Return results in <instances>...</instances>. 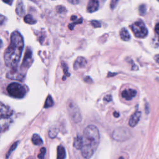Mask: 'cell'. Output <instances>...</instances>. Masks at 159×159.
<instances>
[{
	"instance_id": "6da1fadb",
	"label": "cell",
	"mask_w": 159,
	"mask_h": 159,
	"mask_svg": "<svg viewBox=\"0 0 159 159\" xmlns=\"http://www.w3.org/2000/svg\"><path fill=\"white\" fill-rule=\"evenodd\" d=\"M10 44L4 54V63L11 69H17L24 49V39L18 31H14L11 35Z\"/></svg>"
},
{
	"instance_id": "7a4b0ae2",
	"label": "cell",
	"mask_w": 159,
	"mask_h": 159,
	"mask_svg": "<svg viewBox=\"0 0 159 159\" xmlns=\"http://www.w3.org/2000/svg\"><path fill=\"white\" fill-rule=\"evenodd\" d=\"M83 147L81 155L85 159H90L93 155L100 143V132L98 128L94 125H89L83 131Z\"/></svg>"
},
{
	"instance_id": "3957f363",
	"label": "cell",
	"mask_w": 159,
	"mask_h": 159,
	"mask_svg": "<svg viewBox=\"0 0 159 159\" xmlns=\"http://www.w3.org/2000/svg\"><path fill=\"white\" fill-rule=\"evenodd\" d=\"M6 90L10 96L16 98H23L27 92V90L24 86L15 82L9 84Z\"/></svg>"
},
{
	"instance_id": "277c9868",
	"label": "cell",
	"mask_w": 159,
	"mask_h": 159,
	"mask_svg": "<svg viewBox=\"0 0 159 159\" xmlns=\"http://www.w3.org/2000/svg\"><path fill=\"white\" fill-rule=\"evenodd\" d=\"M131 29L135 36L137 38H145L148 34V30L146 25L142 20H138L132 24Z\"/></svg>"
},
{
	"instance_id": "5b68a950",
	"label": "cell",
	"mask_w": 159,
	"mask_h": 159,
	"mask_svg": "<svg viewBox=\"0 0 159 159\" xmlns=\"http://www.w3.org/2000/svg\"><path fill=\"white\" fill-rule=\"evenodd\" d=\"M67 109L71 120L75 123H79L81 122L82 116L80 110L73 101H69L67 104Z\"/></svg>"
},
{
	"instance_id": "8992f818",
	"label": "cell",
	"mask_w": 159,
	"mask_h": 159,
	"mask_svg": "<svg viewBox=\"0 0 159 159\" xmlns=\"http://www.w3.org/2000/svg\"><path fill=\"white\" fill-rule=\"evenodd\" d=\"M130 136V131L126 127H121L116 129L112 132V137L116 141H124Z\"/></svg>"
},
{
	"instance_id": "52a82bcc",
	"label": "cell",
	"mask_w": 159,
	"mask_h": 159,
	"mask_svg": "<svg viewBox=\"0 0 159 159\" xmlns=\"http://www.w3.org/2000/svg\"><path fill=\"white\" fill-rule=\"evenodd\" d=\"M33 61V53L32 51L29 48H27L26 51H25L24 57L23 59V61L22 62L21 66H20V71L21 72L25 75V70L26 71L29 67H30V66L31 65Z\"/></svg>"
},
{
	"instance_id": "ba28073f",
	"label": "cell",
	"mask_w": 159,
	"mask_h": 159,
	"mask_svg": "<svg viewBox=\"0 0 159 159\" xmlns=\"http://www.w3.org/2000/svg\"><path fill=\"white\" fill-rule=\"evenodd\" d=\"M7 78L12 80H23L24 78L25 75H24L20 70L19 71L17 69H11L7 73Z\"/></svg>"
},
{
	"instance_id": "9c48e42d",
	"label": "cell",
	"mask_w": 159,
	"mask_h": 159,
	"mask_svg": "<svg viewBox=\"0 0 159 159\" xmlns=\"http://www.w3.org/2000/svg\"><path fill=\"white\" fill-rule=\"evenodd\" d=\"M0 114H1V117L2 119L3 118H8L10 116H11L13 111V110L8 106L4 105L3 102H1V107H0Z\"/></svg>"
},
{
	"instance_id": "30bf717a",
	"label": "cell",
	"mask_w": 159,
	"mask_h": 159,
	"mask_svg": "<svg viewBox=\"0 0 159 159\" xmlns=\"http://www.w3.org/2000/svg\"><path fill=\"white\" fill-rule=\"evenodd\" d=\"M137 95L136 90L134 89H126L122 91L121 96L126 100L129 101L132 100Z\"/></svg>"
},
{
	"instance_id": "8fae6325",
	"label": "cell",
	"mask_w": 159,
	"mask_h": 159,
	"mask_svg": "<svg viewBox=\"0 0 159 159\" xmlns=\"http://www.w3.org/2000/svg\"><path fill=\"white\" fill-rule=\"evenodd\" d=\"M141 112L139 111H136L130 117L129 121V125L132 127H135L138 124V122H139L141 119Z\"/></svg>"
},
{
	"instance_id": "7c38bea8",
	"label": "cell",
	"mask_w": 159,
	"mask_h": 159,
	"mask_svg": "<svg viewBox=\"0 0 159 159\" xmlns=\"http://www.w3.org/2000/svg\"><path fill=\"white\" fill-rule=\"evenodd\" d=\"M87 64V61L83 57H78L76 58L74 65H73V69L76 70H77L80 69L85 68Z\"/></svg>"
},
{
	"instance_id": "4fadbf2b",
	"label": "cell",
	"mask_w": 159,
	"mask_h": 159,
	"mask_svg": "<svg viewBox=\"0 0 159 159\" xmlns=\"http://www.w3.org/2000/svg\"><path fill=\"white\" fill-rule=\"evenodd\" d=\"M99 1H96V0H91L87 4L86 10L88 13H94L99 8Z\"/></svg>"
},
{
	"instance_id": "5bb4252c",
	"label": "cell",
	"mask_w": 159,
	"mask_h": 159,
	"mask_svg": "<svg viewBox=\"0 0 159 159\" xmlns=\"http://www.w3.org/2000/svg\"><path fill=\"white\" fill-rule=\"evenodd\" d=\"M16 13L19 16H23L25 14V8L24 5L21 1H19L17 3L16 8Z\"/></svg>"
},
{
	"instance_id": "9a60e30c",
	"label": "cell",
	"mask_w": 159,
	"mask_h": 159,
	"mask_svg": "<svg viewBox=\"0 0 159 159\" xmlns=\"http://www.w3.org/2000/svg\"><path fill=\"white\" fill-rule=\"evenodd\" d=\"M73 147L77 150H81L83 147V137L80 136H77L74 139Z\"/></svg>"
},
{
	"instance_id": "2e32d148",
	"label": "cell",
	"mask_w": 159,
	"mask_h": 159,
	"mask_svg": "<svg viewBox=\"0 0 159 159\" xmlns=\"http://www.w3.org/2000/svg\"><path fill=\"white\" fill-rule=\"evenodd\" d=\"M119 34L121 39L124 41H128L131 39L130 34L128 32V30H127L126 28H122L121 30H120Z\"/></svg>"
},
{
	"instance_id": "e0dca14e",
	"label": "cell",
	"mask_w": 159,
	"mask_h": 159,
	"mask_svg": "<svg viewBox=\"0 0 159 159\" xmlns=\"http://www.w3.org/2000/svg\"><path fill=\"white\" fill-rule=\"evenodd\" d=\"M66 157V152L65 148L62 146L57 147V159H65Z\"/></svg>"
},
{
	"instance_id": "ac0fdd59",
	"label": "cell",
	"mask_w": 159,
	"mask_h": 159,
	"mask_svg": "<svg viewBox=\"0 0 159 159\" xmlns=\"http://www.w3.org/2000/svg\"><path fill=\"white\" fill-rule=\"evenodd\" d=\"M32 142L35 146H41L43 143V141L41 137L37 134H33L32 137Z\"/></svg>"
},
{
	"instance_id": "d6986e66",
	"label": "cell",
	"mask_w": 159,
	"mask_h": 159,
	"mask_svg": "<svg viewBox=\"0 0 159 159\" xmlns=\"http://www.w3.org/2000/svg\"><path fill=\"white\" fill-rule=\"evenodd\" d=\"M24 20L25 23L29 24H34L35 23H36V20L33 18V17L31 16V15L28 14L27 15H25L24 18Z\"/></svg>"
},
{
	"instance_id": "ffe728a7",
	"label": "cell",
	"mask_w": 159,
	"mask_h": 159,
	"mask_svg": "<svg viewBox=\"0 0 159 159\" xmlns=\"http://www.w3.org/2000/svg\"><path fill=\"white\" fill-rule=\"evenodd\" d=\"M53 105H54V100L52 98V96H51L50 95H49L45 100V104H44V107L45 108H48V107L52 106Z\"/></svg>"
},
{
	"instance_id": "44dd1931",
	"label": "cell",
	"mask_w": 159,
	"mask_h": 159,
	"mask_svg": "<svg viewBox=\"0 0 159 159\" xmlns=\"http://www.w3.org/2000/svg\"><path fill=\"white\" fill-rule=\"evenodd\" d=\"M61 66H62L64 73V76L62 79H63V80H65L66 77H68V76H70V73L69 72L68 66H67V65H66V63L61 62Z\"/></svg>"
},
{
	"instance_id": "7402d4cb",
	"label": "cell",
	"mask_w": 159,
	"mask_h": 159,
	"mask_svg": "<svg viewBox=\"0 0 159 159\" xmlns=\"http://www.w3.org/2000/svg\"><path fill=\"white\" fill-rule=\"evenodd\" d=\"M19 141H17V142H14V143H13V144L11 146V147H10L9 150L8 151V153H7V154H6V159H8V158H9V157L10 156V155L11 154V153L13 152V151H14L15 149H16V147H17V146H18V143H19Z\"/></svg>"
},
{
	"instance_id": "603a6c76",
	"label": "cell",
	"mask_w": 159,
	"mask_h": 159,
	"mask_svg": "<svg viewBox=\"0 0 159 159\" xmlns=\"http://www.w3.org/2000/svg\"><path fill=\"white\" fill-rule=\"evenodd\" d=\"M58 134V130L55 127L51 128V129L49 131V137L54 139L56 136H57Z\"/></svg>"
},
{
	"instance_id": "cb8c5ba5",
	"label": "cell",
	"mask_w": 159,
	"mask_h": 159,
	"mask_svg": "<svg viewBox=\"0 0 159 159\" xmlns=\"http://www.w3.org/2000/svg\"><path fill=\"white\" fill-rule=\"evenodd\" d=\"M45 153H46V148L45 147H42L40 148V153L38 154L37 157L39 159H44Z\"/></svg>"
},
{
	"instance_id": "d4e9b609",
	"label": "cell",
	"mask_w": 159,
	"mask_h": 159,
	"mask_svg": "<svg viewBox=\"0 0 159 159\" xmlns=\"http://www.w3.org/2000/svg\"><path fill=\"white\" fill-rule=\"evenodd\" d=\"M90 23H91L92 26L95 28H98L101 27L100 22L97 20H92L90 22Z\"/></svg>"
},
{
	"instance_id": "484cf974",
	"label": "cell",
	"mask_w": 159,
	"mask_h": 159,
	"mask_svg": "<svg viewBox=\"0 0 159 159\" xmlns=\"http://www.w3.org/2000/svg\"><path fill=\"white\" fill-rule=\"evenodd\" d=\"M56 10H57V13H64L66 11V8L62 5H59V6L56 7Z\"/></svg>"
},
{
	"instance_id": "4316f807",
	"label": "cell",
	"mask_w": 159,
	"mask_h": 159,
	"mask_svg": "<svg viewBox=\"0 0 159 159\" xmlns=\"http://www.w3.org/2000/svg\"><path fill=\"white\" fill-rule=\"evenodd\" d=\"M146 12V6H145V4H142L139 7V13L141 15L144 14Z\"/></svg>"
},
{
	"instance_id": "83f0119b",
	"label": "cell",
	"mask_w": 159,
	"mask_h": 159,
	"mask_svg": "<svg viewBox=\"0 0 159 159\" xmlns=\"http://www.w3.org/2000/svg\"><path fill=\"white\" fill-rule=\"evenodd\" d=\"M117 3H118V1H116V0H112V1H111V4H110L111 8L114 9L116 6V4Z\"/></svg>"
},
{
	"instance_id": "f1b7e54d",
	"label": "cell",
	"mask_w": 159,
	"mask_h": 159,
	"mask_svg": "<svg viewBox=\"0 0 159 159\" xmlns=\"http://www.w3.org/2000/svg\"><path fill=\"white\" fill-rule=\"evenodd\" d=\"M104 100L105 101H106L107 102H110V101H111L112 100V96L110 95H107L105 97Z\"/></svg>"
},
{
	"instance_id": "f546056e",
	"label": "cell",
	"mask_w": 159,
	"mask_h": 159,
	"mask_svg": "<svg viewBox=\"0 0 159 159\" xmlns=\"http://www.w3.org/2000/svg\"><path fill=\"white\" fill-rule=\"evenodd\" d=\"M155 32L158 36H159V23H157L155 27Z\"/></svg>"
},
{
	"instance_id": "4dcf8cb0",
	"label": "cell",
	"mask_w": 159,
	"mask_h": 159,
	"mask_svg": "<svg viewBox=\"0 0 159 159\" xmlns=\"http://www.w3.org/2000/svg\"><path fill=\"white\" fill-rule=\"evenodd\" d=\"M69 2L71 4H78L80 3L78 0H70V1H69Z\"/></svg>"
},
{
	"instance_id": "1f68e13d",
	"label": "cell",
	"mask_w": 159,
	"mask_h": 159,
	"mask_svg": "<svg viewBox=\"0 0 159 159\" xmlns=\"http://www.w3.org/2000/svg\"><path fill=\"white\" fill-rule=\"evenodd\" d=\"M154 59H155V60L156 62H157V64H159V54H157V55H156L155 56V57H154Z\"/></svg>"
},
{
	"instance_id": "d6a6232c",
	"label": "cell",
	"mask_w": 159,
	"mask_h": 159,
	"mask_svg": "<svg viewBox=\"0 0 159 159\" xmlns=\"http://www.w3.org/2000/svg\"><path fill=\"white\" fill-rule=\"evenodd\" d=\"M113 115L115 117H118L119 116V112H117V111H114V113H113Z\"/></svg>"
},
{
	"instance_id": "836d02e7",
	"label": "cell",
	"mask_w": 159,
	"mask_h": 159,
	"mask_svg": "<svg viewBox=\"0 0 159 159\" xmlns=\"http://www.w3.org/2000/svg\"><path fill=\"white\" fill-rule=\"evenodd\" d=\"M84 80L86 82H89L90 81H91V78L90 77H89V76H86V77L84 79Z\"/></svg>"
},
{
	"instance_id": "e575fe53",
	"label": "cell",
	"mask_w": 159,
	"mask_h": 159,
	"mask_svg": "<svg viewBox=\"0 0 159 159\" xmlns=\"http://www.w3.org/2000/svg\"><path fill=\"white\" fill-rule=\"evenodd\" d=\"M76 19H77V16H75V15H73V16L71 17V20H76Z\"/></svg>"
},
{
	"instance_id": "d590c367",
	"label": "cell",
	"mask_w": 159,
	"mask_h": 159,
	"mask_svg": "<svg viewBox=\"0 0 159 159\" xmlns=\"http://www.w3.org/2000/svg\"><path fill=\"white\" fill-rule=\"evenodd\" d=\"M3 2L6 3H8L9 5H11L13 3V1H3Z\"/></svg>"
},
{
	"instance_id": "8d00e7d4",
	"label": "cell",
	"mask_w": 159,
	"mask_h": 159,
	"mask_svg": "<svg viewBox=\"0 0 159 159\" xmlns=\"http://www.w3.org/2000/svg\"><path fill=\"white\" fill-rule=\"evenodd\" d=\"M119 159H124V158H123L122 157H120L119 158Z\"/></svg>"
}]
</instances>
